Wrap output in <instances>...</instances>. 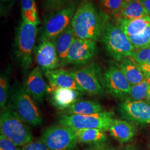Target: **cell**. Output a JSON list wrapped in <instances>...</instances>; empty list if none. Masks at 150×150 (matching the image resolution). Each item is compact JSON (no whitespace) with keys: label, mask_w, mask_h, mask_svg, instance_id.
Returning <instances> with one entry per match:
<instances>
[{"label":"cell","mask_w":150,"mask_h":150,"mask_svg":"<svg viewBox=\"0 0 150 150\" xmlns=\"http://www.w3.org/2000/svg\"><path fill=\"white\" fill-rule=\"evenodd\" d=\"M108 18L93 0H81L71 24L76 38L97 41Z\"/></svg>","instance_id":"6da1fadb"},{"label":"cell","mask_w":150,"mask_h":150,"mask_svg":"<svg viewBox=\"0 0 150 150\" xmlns=\"http://www.w3.org/2000/svg\"><path fill=\"white\" fill-rule=\"evenodd\" d=\"M8 108L26 123L38 126L42 123L40 111L25 86L16 81L10 89Z\"/></svg>","instance_id":"7a4b0ae2"},{"label":"cell","mask_w":150,"mask_h":150,"mask_svg":"<svg viewBox=\"0 0 150 150\" xmlns=\"http://www.w3.org/2000/svg\"><path fill=\"white\" fill-rule=\"evenodd\" d=\"M101 39L108 54L117 61L131 57L135 48L121 28L115 22H107Z\"/></svg>","instance_id":"3957f363"},{"label":"cell","mask_w":150,"mask_h":150,"mask_svg":"<svg viewBox=\"0 0 150 150\" xmlns=\"http://www.w3.org/2000/svg\"><path fill=\"white\" fill-rule=\"evenodd\" d=\"M26 123L17 113L8 108L2 110L1 112V134L17 146H24L32 141V131Z\"/></svg>","instance_id":"277c9868"},{"label":"cell","mask_w":150,"mask_h":150,"mask_svg":"<svg viewBox=\"0 0 150 150\" xmlns=\"http://www.w3.org/2000/svg\"><path fill=\"white\" fill-rule=\"evenodd\" d=\"M60 125L72 129H97L108 130L115 119L111 112L102 111L91 115H60Z\"/></svg>","instance_id":"5b68a950"},{"label":"cell","mask_w":150,"mask_h":150,"mask_svg":"<svg viewBox=\"0 0 150 150\" xmlns=\"http://www.w3.org/2000/svg\"><path fill=\"white\" fill-rule=\"evenodd\" d=\"M38 34L35 24L22 21L18 28L16 38V54L22 69L27 72L32 61V52Z\"/></svg>","instance_id":"8992f818"},{"label":"cell","mask_w":150,"mask_h":150,"mask_svg":"<svg viewBox=\"0 0 150 150\" xmlns=\"http://www.w3.org/2000/svg\"><path fill=\"white\" fill-rule=\"evenodd\" d=\"M80 2L72 1L49 17L43 25L41 39L54 40L71 25Z\"/></svg>","instance_id":"52a82bcc"},{"label":"cell","mask_w":150,"mask_h":150,"mask_svg":"<svg viewBox=\"0 0 150 150\" xmlns=\"http://www.w3.org/2000/svg\"><path fill=\"white\" fill-rule=\"evenodd\" d=\"M40 141L50 150H74L79 142L74 129L62 125L47 128Z\"/></svg>","instance_id":"ba28073f"},{"label":"cell","mask_w":150,"mask_h":150,"mask_svg":"<svg viewBox=\"0 0 150 150\" xmlns=\"http://www.w3.org/2000/svg\"><path fill=\"white\" fill-rule=\"evenodd\" d=\"M100 67L93 62L70 72L84 91L92 96H97L103 93V88L100 82L102 79L100 76Z\"/></svg>","instance_id":"9c48e42d"},{"label":"cell","mask_w":150,"mask_h":150,"mask_svg":"<svg viewBox=\"0 0 150 150\" xmlns=\"http://www.w3.org/2000/svg\"><path fill=\"white\" fill-rule=\"evenodd\" d=\"M107 93L116 98H125L129 95L131 85L122 72L115 66H110L101 79Z\"/></svg>","instance_id":"30bf717a"},{"label":"cell","mask_w":150,"mask_h":150,"mask_svg":"<svg viewBox=\"0 0 150 150\" xmlns=\"http://www.w3.org/2000/svg\"><path fill=\"white\" fill-rule=\"evenodd\" d=\"M97 52L96 41L76 38L66 59V64L83 66L88 64Z\"/></svg>","instance_id":"8fae6325"},{"label":"cell","mask_w":150,"mask_h":150,"mask_svg":"<svg viewBox=\"0 0 150 150\" xmlns=\"http://www.w3.org/2000/svg\"><path fill=\"white\" fill-rule=\"evenodd\" d=\"M118 111L122 118L129 122L150 123V104L144 101H135L125 97L118 105Z\"/></svg>","instance_id":"7c38bea8"},{"label":"cell","mask_w":150,"mask_h":150,"mask_svg":"<svg viewBox=\"0 0 150 150\" xmlns=\"http://www.w3.org/2000/svg\"><path fill=\"white\" fill-rule=\"evenodd\" d=\"M35 59L38 67L45 72L58 69L61 66L53 40L41 39V43L36 50Z\"/></svg>","instance_id":"4fadbf2b"},{"label":"cell","mask_w":150,"mask_h":150,"mask_svg":"<svg viewBox=\"0 0 150 150\" xmlns=\"http://www.w3.org/2000/svg\"><path fill=\"white\" fill-rule=\"evenodd\" d=\"M45 76L53 88L61 87L75 90L82 93L85 92L70 71L59 69L46 71Z\"/></svg>","instance_id":"5bb4252c"},{"label":"cell","mask_w":150,"mask_h":150,"mask_svg":"<svg viewBox=\"0 0 150 150\" xmlns=\"http://www.w3.org/2000/svg\"><path fill=\"white\" fill-rule=\"evenodd\" d=\"M24 86L34 99L38 102H42L48 88L44 80L42 70L39 67H35L30 72Z\"/></svg>","instance_id":"9a60e30c"},{"label":"cell","mask_w":150,"mask_h":150,"mask_svg":"<svg viewBox=\"0 0 150 150\" xmlns=\"http://www.w3.org/2000/svg\"><path fill=\"white\" fill-rule=\"evenodd\" d=\"M54 90L51 96V103L59 111H63L76 102L81 100L82 93L75 90L57 87Z\"/></svg>","instance_id":"2e32d148"},{"label":"cell","mask_w":150,"mask_h":150,"mask_svg":"<svg viewBox=\"0 0 150 150\" xmlns=\"http://www.w3.org/2000/svg\"><path fill=\"white\" fill-rule=\"evenodd\" d=\"M76 38L71 24L55 39L54 43L59 58L61 66L66 65V59L70 47Z\"/></svg>","instance_id":"e0dca14e"},{"label":"cell","mask_w":150,"mask_h":150,"mask_svg":"<svg viewBox=\"0 0 150 150\" xmlns=\"http://www.w3.org/2000/svg\"><path fill=\"white\" fill-rule=\"evenodd\" d=\"M118 67L122 72L131 86L141 82L145 76L140 66L131 57L124 58L119 61Z\"/></svg>","instance_id":"ac0fdd59"},{"label":"cell","mask_w":150,"mask_h":150,"mask_svg":"<svg viewBox=\"0 0 150 150\" xmlns=\"http://www.w3.org/2000/svg\"><path fill=\"white\" fill-rule=\"evenodd\" d=\"M115 22L127 37L134 36L142 33L150 25V17L135 19L117 18Z\"/></svg>","instance_id":"d6986e66"},{"label":"cell","mask_w":150,"mask_h":150,"mask_svg":"<svg viewBox=\"0 0 150 150\" xmlns=\"http://www.w3.org/2000/svg\"><path fill=\"white\" fill-rule=\"evenodd\" d=\"M111 136L120 143L129 142L136 133L134 126L126 121L115 120L108 129Z\"/></svg>","instance_id":"ffe728a7"},{"label":"cell","mask_w":150,"mask_h":150,"mask_svg":"<svg viewBox=\"0 0 150 150\" xmlns=\"http://www.w3.org/2000/svg\"><path fill=\"white\" fill-rule=\"evenodd\" d=\"M103 110L101 105L92 100H80L63 111L61 115H91L101 112Z\"/></svg>","instance_id":"44dd1931"},{"label":"cell","mask_w":150,"mask_h":150,"mask_svg":"<svg viewBox=\"0 0 150 150\" xmlns=\"http://www.w3.org/2000/svg\"><path fill=\"white\" fill-rule=\"evenodd\" d=\"M75 134L79 142L95 144L106 142L107 136L105 131L97 129H75Z\"/></svg>","instance_id":"7402d4cb"},{"label":"cell","mask_w":150,"mask_h":150,"mask_svg":"<svg viewBox=\"0 0 150 150\" xmlns=\"http://www.w3.org/2000/svg\"><path fill=\"white\" fill-rule=\"evenodd\" d=\"M117 18L135 19L150 17L139 0H127L122 10L118 13Z\"/></svg>","instance_id":"603a6c76"},{"label":"cell","mask_w":150,"mask_h":150,"mask_svg":"<svg viewBox=\"0 0 150 150\" xmlns=\"http://www.w3.org/2000/svg\"><path fill=\"white\" fill-rule=\"evenodd\" d=\"M21 3L23 21L38 25L39 19L35 0H21Z\"/></svg>","instance_id":"cb8c5ba5"},{"label":"cell","mask_w":150,"mask_h":150,"mask_svg":"<svg viewBox=\"0 0 150 150\" xmlns=\"http://www.w3.org/2000/svg\"><path fill=\"white\" fill-rule=\"evenodd\" d=\"M150 85V81L145 78V80L139 83L131 86L129 96L135 101H141L146 98L148 89Z\"/></svg>","instance_id":"d4e9b609"},{"label":"cell","mask_w":150,"mask_h":150,"mask_svg":"<svg viewBox=\"0 0 150 150\" xmlns=\"http://www.w3.org/2000/svg\"><path fill=\"white\" fill-rule=\"evenodd\" d=\"M127 38L135 50L150 47V25L139 35Z\"/></svg>","instance_id":"484cf974"},{"label":"cell","mask_w":150,"mask_h":150,"mask_svg":"<svg viewBox=\"0 0 150 150\" xmlns=\"http://www.w3.org/2000/svg\"><path fill=\"white\" fill-rule=\"evenodd\" d=\"M8 80L5 75H1L0 77V106L2 110L6 108V105L8 95Z\"/></svg>","instance_id":"4316f807"},{"label":"cell","mask_w":150,"mask_h":150,"mask_svg":"<svg viewBox=\"0 0 150 150\" xmlns=\"http://www.w3.org/2000/svg\"><path fill=\"white\" fill-rule=\"evenodd\" d=\"M98 1L103 7L117 15L127 0H98Z\"/></svg>","instance_id":"83f0119b"},{"label":"cell","mask_w":150,"mask_h":150,"mask_svg":"<svg viewBox=\"0 0 150 150\" xmlns=\"http://www.w3.org/2000/svg\"><path fill=\"white\" fill-rule=\"evenodd\" d=\"M150 56V47L137 49L131 56V57L139 64H144Z\"/></svg>","instance_id":"f1b7e54d"},{"label":"cell","mask_w":150,"mask_h":150,"mask_svg":"<svg viewBox=\"0 0 150 150\" xmlns=\"http://www.w3.org/2000/svg\"><path fill=\"white\" fill-rule=\"evenodd\" d=\"M43 5L48 11H57L69 3L70 0H43Z\"/></svg>","instance_id":"f546056e"},{"label":"cell","mask_w":150,"mask_h":150,"mask_svg":"<svg viewBox=\"0 0 150 150\" xmlns=\"http://www.w3.org/2000/svg\"><path fill=\"white\" fill-rule=\"evenodd\" d=\"M4 135H0V150H22Z\"/></svg>","instance_id":"4dcf8cb0"},{"label":"cell","mask_w":150,"mask_h":150,"mask_svg":"<svg viewBox=\"0 0 150 150\" xmlns=\"http://www.w3.org/2000/svg\"><path fill=\"white\" fill-rule=\"evenodd\" d=\"M22 150H50L47 146L40 141H32L25 145L22 148Z\"/></svg>","instance_id":"1f68e13d"},{"label":"cell","mask_w":150,"mask_h":150,"mask_svg":"<svg viewBox=\"0 0 150 150\" xmlns=\"http://www.w3.org/2000/svg\"><path fill=\"white\" fill-rule=\"evenodd\" d=\"M87 150H116L106 142L92 144Z\"/></svg>","instance_id":"d6a6232c"},{"label":"cell","mask_w":150,"mask_h":150,"mask_svg":"<svg viewBox=\"0 0 150 150\" xmlns=\"http://www.w3.org/2000/svg\"><path fill=\"white\" fill-rule=\"evenodd\" d=\"M140 67L145 74V78L150 81V56L147 61Z\"/></svg>","instance_id":"836d02e7"},{"label":"cell","mask_w":150,"mask_h":150,"mask_svg":"<svg viewBox=\"0 0 150 150\" xmlns=\"http://www.w3.org/2000/svg\"><path fill=\"white\" fill-rule=\"evenodd\" d=\"M1 1V8L6 7V8H8L12 7L13 4L14 0H0Z\"/></svg>","instance_id":"e575fe53"},{"label":"cell","mask_w":150,"mask_h":150,"mask_svg":"<svg viewBox=\"0 0 150 150\" xmlns=\"http://www.w3.org/2000/svg\"><path fill=\"white\" fill-rule=\"evenodd\" d=\"M141 4L144 7L148 15L150 16V0H139Z\"/></svg>","instance_id":"d590c367"},{"label":"cell","mask_w":150,"mask_h":150,"mask_svg":"<svg viewBox=\"0 0 150 150\" xmlns=\"http://www.w3.org/2000/svg\"><path fill=\"white\" fill-rule=\"evenodd\" d=\"M122 150H137V149L134 145H129L124 147Z\"/></svg>","instance_id":"8d00e7d4"},{"label":"cell","mask_w":150,"mask_h":150,"mask_svg":"<svg viewBox=\"0 0 150 150\" xmlns=\"http://www.w3.org/2000/svg\"><path fill=\"white\" fill-rule=\"evenodd\" d=\"M146 100L147 101V102L149 103L150 104V85L148 89V92H147V97H146Z\"/></svg>","instance_id":"74e56055"},{"label":"cell","mask_w":150,"mask_h":150,"mask_svg":"<svg viewBox=\"0 0 150 150\" xmlns=\"http://www.w3.org/2000/svg\"></svg>","instance_id":"f35d334b"}]
</instances>
